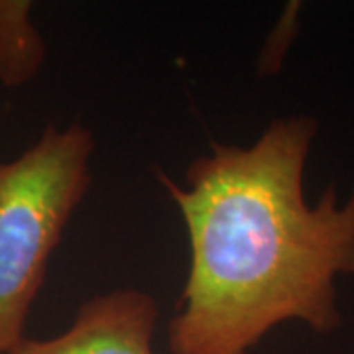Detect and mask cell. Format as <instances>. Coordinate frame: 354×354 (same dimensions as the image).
<instances>
[{
    "mask_svg": "<svg viewBox=\"0 0 354 354\" xmlns=\"http://www.w3.org/2000/svg\"><path fill=\"white\" fill-rule=\"evenodd\" d=\"M317 132L307 114L274 118L250 146L211 142L185 185L160 174L189 239L171 354H250L291 321L317 335L342 327L337 279L354 278V183L307 199Z\"/></svg>",
    "mask_w": 354,
    "mask_h": 354,
    "instance_id": "1",
    "label": "cell"
},
{
    "mask_svg": "<svg viewBox=\"0 0 354 354\" xmlns=\"http://www.w3.org/2000/svg\"><path fill=\"white\" fill-rule=\"evenodd\" d=\"M95 136L79 122L46 127L0 162V354L24 339L51 254L93 183Z\"/></svg>",
    "mask_w": 354,
    "mask_h": 354,
    "instance_id": "2",
    "label": "cell"
},
{
    "mask_svg": "<svg viewBox=\"0 0 354 354\" xmlns=\"http://www.w3.org/2000/svg\"><path fill=\"white\" fill-rule=\"evenodd\" d=\"M160 307L152 293L120 288L88 297L73 323L50 339H22L4 354H156Z\"/></svg>",
    "mask_w": 354,
    "mask_h": 354,
    "instance_id": "3",
    "label": "cell"
},
{
    "mask_svg": "<svg viewBox=\"0 0 354 354\" xmlns=\"http://www.w3.org/2000/svg\"><path fill=\"white\" fill-rule=\"evenodd\" d=\"M46 44L32 22V2L0 0V83L20 87L38 75Z\"/></svg>",
    "mask_w": 354,
    "mask_h": 354,
    "instance_id": "4",
    "label": "cell"
},
{
    "mask_svg": "<svg viewBox=\"0 0 354 354\" xmlns=\"http://www.w3.org/2000/svg\"><path fill=\"white\" fill-rule=\"evenodd\" d=\"M297 10H288L283 20L279 22L274 32L270 34V38L266 39V46L260 57H258V73L266 75V73H276V69L279 67V59L283 57L286 46L290 44L291 32L290 24H293V16Z\"/></svg>",
    "mask_w": 354,
    "mask_h": 354,
    "instance_id": "5",
    "label": "cell"
}]
</instances>
